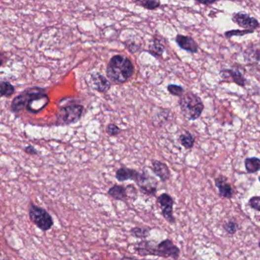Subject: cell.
I'll use <instances>...</instances> for the list:
<instances>
[{
    "instance_id": "obj_22",
    "label": "cell",
    "mask_w": 260,
    "mask_h": 260,
    "mask_svg": "<svg viewBox=\"0 0 260 260\" xmlns=\"http://www.w3.org/2000/svg\"><path fill=\"white\" fill-rule=\"evenodd\" d=\"M15 92V87L10 83L0 81V97H10Z\"/></svg>"
},
{
    "instance_id": "obj_16",
    "label": "cell",
    "mask_w": 260,
    "mask_h": 260,
    "mask_svg": "<svg viewBox=\"0 0 260 260\" xmlns=\"http://www.w3.org/2000/svg\"><path fill=\"white\" fill-rule=\"evenodd\" d=\"M140 175H141V173L138 172L137 170L126 168V167H121L116 171L115 177L120 182L128 180H133L136 182Z\"/></svg>"
},
{
    "instance_id": "obj_28",
    "label": "cell",
    "mask_w": 260,
    "mask_h": 260,
    "mask_svg": "<svg viewBox=\"0 0 260 260\" xmlns=\"http://www.w3.org/2000/svg\"><path fill=\"white\" fill-rule=\"evenodd\" d=\"M249 205L254 210L260 212V196H254L249 200Z\"/></svg>"
},
{
    "instance_id": "obj_17",
    "label": "cell",
    "mask_w": 260,
    "mask_h": 260,
    "mask_svg": "<svg viewBox=\"0 0 260 260\" xmlns=\"http://www.w3.org/2000/svg\"><path fill=\"white\" fill-rule=\"evenodd\" d=\"M108 194L114 200L123 202H126V201L129 200L127 189H126V187L123 185L114 184L113 186L111 187L108 189Z\"/></svg>"
},
{
    "instance_id": "obj_30",
    "label": "cell",
    "mask_w": 260,
    "mask_h": 260,
    "mask_svg": "<svg viewBox=\"0 0 260 260\" xmlns=\"http://www.w3.org/2000/svg\"><path fill=\"white\" fill-rule=\"evenodd\" d=\"M218 1H216V0H212V1H210V0H206V1H200V0H198L197 1L198 3L206 5H213V4L216 3Z\"/></svg>"
},
{
    "instance_id": "obj_20",
    "label": "cell",
    "mask_w": 260,
    "mask_h": 260,
    "mask_svg": "<svg viewBox=\"0 0 260 260\" xmlns=\"http://www.w3.org/2000/svg\"><path fill=\"white\" fill-rule=\"evenodd\" d=\"M195 140H196L195 137L189 131H186L185 133H183L179 137L180 143L186 149L192 148L195 143Z\"/></svg>"
},
{
    "instance_id": "obj_4",
    "label": "cell",
    "mask_w": 260,
    "mask_h": 260,
    "mask_svg": "<svg viewBox=\"0 0 260 260\" xmlns=\"http://www.w3.org/2000/svg\"><path fill=\"white\" fill-rule=\"evenodd\" d=\"M29 215L31 221L42 231H48L53 227L54 223L51 215L32 202L29 205Z\"/></svg>"
},
{
    "instance_id": "obj_18",
    "label": "cell",
    "mask_w": 260,
    "mask_h": 260,
    "mask_svg": "<svg viewBox=\"0 0 260 260\" xmlns=\"http://www.w3.org/2000/svg\"><path fill=\"white\" fill-rule=\"evenodd\" d=\"M244 165L247 173H256L260 171V159L257 157H248L244 160Z\"/></svg>"
},
{
    "instance_id": "obj_7",
    "label": "cell",
    "mask_w": 260,
    "mask_h": 260,
    "mask_svg": "<svg viewBox=\"0 0 260 260\" xmlns=\"http://www.w3.org/2000/svg\"><path fill=\"white\" fill-rule=\"evenodd\" d=\"M157 203L161 209V215L164 220L170 224L176 223V218L174 215V198L168 193H162L157 196Z\"/></svg>"
},
{
    "instance_id": "obj_8",
    "label": "cell",
    "mask_w": 260,
    "mask_h": 260,
    "mask_svg": "<svg viewBox=\"0 0 260 260\" xmlns=\"http://www.w3.org/2000/svg\"><path fill=\"white\" fill-rule=\"evenodd\" d=\"M136 183L139 188V190L143 195L149 197L155 196L158 182L154 177L143 173Z\"/></svg>"
},
{
    "instance_id": "obj_13",
    "label": "cell",
    "mask_w": 260,
    "mask_h": 260,
    "mask_svg": "<svg viewBox=\"0 0 260 260\" xmlns=\"http://www.w3.org/2000/svg\"><path fill=\"white\" fill-rule=\"evenodd\" d=\"M90 84L95 90L99 92H107L111 87V83L105 76L99 73L92 74L90 77Z\"/></svg>"
},
{
    "instance_id": "obj_34",
    "label": "cell",
    "mask_w": 260,
    "mask_h": 260,
    "mask_svg": "<svg viewBox=\"0 0 260 260\" xmlns=\"http://www.w3.org/2000/svg\"><path fill=\"white\" fill-rule=\"evenodd\" d=\"M259 247H260V243H259Z\"/></svg>"
},
{
    "instance_id": "obj_23",
    "label": "cell",
    "mask_w": 260,
    "mask_h": 260,
    "mask_svg": "<svg viewBox=\"0 0 260 260\" xmlns=\"http://www.w3.org/2000/svg\"><path fill=\"white\" fill-rule=\"evenodd\" d=\"M223 228L229 235H234L238 231L240 227H239L238 223L237 222L231 220L224 223V225H223Z\"/></svg>"
},
{
    "instance_id": "obj_19",
    "label": "cell",
    "mask_w": 260,
    "mask_h": 260,
    "mask_svg": "<svg viewBox=\"0 0 260 260\" xmlns=\"http://www.w3.org/2000/svg\"><path fill=\"white\" fill-rule=\"evenodd\" d=\"M152 229L149 227H134L130 229L129 233L133 237L141 240H146V238L149 237Z\"/></svg>"
},
{
    "instance_id": "obj_12",
    "label": "cell",
    "mask_w": 260,
    "mask_h": 260,
    "mask_svg": "<svg viewBox=\"0 0 260 260\" xmlns=\"http://www.w3.org/2000/svg\"><path fill=\"white\" fill-rule=\"evenodd\" d=\"M222 79H231V82L237 84L239 87H245L247 84V79L239 69H224L220 72Z\"/></svg>"
},
{
    "instance_id": "obj_24",
    "label": "cell",
    "mask_w": 260,
    "mask_h": 260,
    "mask_svg": "<svg viewBox=\"0 0 260 260\" xmlns=\"http://www.w3.org/2000/svg\"><path fill=\"white\" fill-rule=\"evenodd\" d=\"M136 3L139 4L143 8L149 9V10H154L161 5L159 1H155V0H143V1H138Z\"/></svg>"
},
{
    "instance_id": "obj_25",
    "label": "cell",
    "mask_w": 260,
    "mask_h": 260,
    "mask_svg": "<svg viewBox=\"0 0 260 260\" xmlns=\"http://www.w3.org/2000/svg\"><path fill=\"white\" fill-rule=\"evenodd\" d=\"M254 32V31L233 29V30H229L224 32V35L227 39H230L234 36H244V35H248V34H253Z\"/></svg>"
},
{
    "instance_id": "obj_21",
    "label": "cell",
    "mask_w": 260,
    "mask_h": 260,
    "mask_svg": "<svg viewBox=\"0 0 260 260\" xmlns=\"http://www.w3.org/2000/svg\"><path fill=\"white\" fill-rule=\"evenodd\" d=\"M149 52L155 57H161L164 52V46L159 41L154 40L149 47Z\"/></svg>"
},
{
    "instance_id": "obj_35",
    "label": "cell",
    "mask_w": 260,
    "mask_h": 260,
    "mask_svg": "<svg viewBox=\"0 0 260 260\" xmlns=\"http://www.w3.org/2000/svg\"></svg>"
},
{
    "instance_id": "obj_10",
    "label": "cell",
    "mask_w": 260,
    "mask_h": 260,
    "mask_svg": "<svg viewBox=\"0 0 260 260\" xmlns=\"http://www.w3.org/2000/svg\"><path fill=\"white\" fill-rule=\"evenodd\" d=\"M35 89H36V87L28 88L20 95H17L12 102V112L17 113V112L23 110L24 108L26 107L27 104L30 100L31 97L33 95Z\"/></svg>"
},
{
    "instance_id": "obj_15",
    "label": "cell",
    "mask_w": 260,
    "mask_h": 260,
    "mask_svg": "<svg viewBox=\"0 0 260 260\" xmlns=\"http://www.w3.org/2000/svg\"><path fill=\"white\" fill-rule=\"evenodd\" d=\"M176 42L183 50L189 53H196L199 50V46L192 38L186 35H178L176 37Z\"/></svg>"
},
{
    "instance_id": "obj_33",
    "label": "cell",
    "mask_w": 260,
    "mask_h": 260,
    "mask_svg": "<svg viewBox=\"0 0 260 260\" xmlns=\"http://www.w3.org/2000/svg\"><path fill=\"white\" fill-rule=\"evenodd\" d=\"M259 180H260V176H259Z\"/></svg>"
},
{
    "instance_id": "obj_1",
    "label": "cell",
    "mask_w": 260,
    "mask_h": 260,
    "mask_svg": "<svg viewBox=\"0 0 260 260\" xmlns=\"http://www.w3.org/2000/svg\"><path fill=\"white\" fill-rule=\"evenodd\" d=\"M135 250L140 257H158L178 260L181 250L171 239H164L158 244L153 240H142L136 244Z\"/></svg>"
},
{
    "instance_id": "obj_32",
    "label": "cell",
    "mask_w": 260,
    "mask_h": 260,
    "mask_svg": "<svg viewBox=\"0 0 260 260\" xmlns=\"http://www.w3.org/2000/svg\"><path fill=\"white\" fill-rule=\"evenodd\" d=\"M3 64V60H2V57L0 56V67Z\"/></svg>"
},
{
    "instance_id": "obj_26",
    "label": "cell",
    "mask_w": 260,
    "mask_h": 260,
    "mask_svg": "<svg viewBox=\"0 0 260 260\" xmlns=\"http://www.w3.org/2000/svg\"><path fill=\"white\" fill-rule=\"evenodd\" d=\"M168 90L171 95L174 96L181 97L184 94V89L181 86L175 84H169L168 86Z\"/></svg>"
},
{
    "instance_id": "obj_9",
    "label": "cell",
    "mask_w": 260,
    "mask_h": 260,
    "mask_svg": "<svg viewBox=\"0 0 260 260\" xmlns=\"http://www.w3.org/2000/svg\"><path fill=\"white\" fill-rule=\"evenodd\" d=\"M232 21L244 30L255 31L260 28V24L256 18L250 16L244 12H239L232 17Z\"/></svg>"
},
{
    "instance_id": "obj_31",
    "label": "cell",
    "mask_w": 260,
    "mask_h": 260,
    "mask_svg": "<svg viewBox=\"0 0 260 260\" xmlns=\"http://www.w3.org/2000/svg\"><path fill=\"white\" fill-rule=\"evenodd\" d=\"M120 260H139L138 259L135 258V257H122Z\"/></svg>"
},
{
    "instance_id": "obj_5",
    "label": "cell",
    "mask_w": 260,
    "mask_h": 260,
    "mask_svg": "<svg viewBox=\"0 0 260 260\" xmlns=\"http://www.w3.org/2000/svg\"><path fill=\"white\" fill-rule=\"evenodd\" d=\"M84 108L81 105H70L63 107L57 114V122L69 125L76 123L82 116Z\"/></svg>"
},
{
    "instance_id": "obj_11",
    "label": "cell",
    "mask_w": 260,
    "mask_h": 260,
    "mask_svg": "<svg viewBox=\"0 0 260 260\" xmlns=\"http://www.w3.org/2000/svg\"><path fill=\"white\" fill-rule=\"evenodd\" d=\"M216 186L219 189V195L224 199H230L234 195V191L228 182V178L224 175H219L215 179Z\"/></svg>"
},
{
    "instance_id": "obj_3",
    "label": "cell",
    "mask_w": 260,
    "mask_h": 260,
    "mask_svg": "<svg viewBox=\"0 0 260 260\" xmlns=\"http://www.w3.org/2000/svg\"><path fill=\"white\" fill-rule=\"evenodd\" d=\"M179 105L183 115L189 121L199 119L204 110L202 99L192 92H186L181 97Z\"/></svg>"
},
{
    "instance_id": "obj_27",
    "label": "cell",
    "mask_w": 260,
    "mask_h": 260,
    "mask_svg": "<svg viewBox=\"0 0 260 260\" xmlns=\"http://www.w3.org/2000/svg\"><path fill=\"white\" fill-rule=\"evenodd\" d=\"M106 131L110 136H116L121 132V129L114 124H110L106 128Z\"/></svg>"
},
{
    "instance_id": "obj_2",
    "label": "cell",
    "mask_w": 260,
    "mask_h": 260,
    "mask_svg": "<svg viewBox=\"0 0 260 260\" xmlns=\"http://www.w3.org/2000/svg\"><path fill=\"white\" fill-rule=\"evenodd\" d=\"M134 71V66L127 57L115 55L108 63L107 76L110 82L119 85L127 82L133 77Z\"/></svg>"
},
{
    "instance_id": "obj_29",
    "label": "cell",
    "mask_w": 260,
    "mask_h": 260,
    "mask_svg": "<svg viewBox=\"0 0 260 260\" xmlns=\"http://www.w3.org/2000/svg\"><path fill=\"white\" fill-rule=\"evenodd\" d=\"M25 151L26 152L27 154H30V155H35V154H37L35 147H32V146H28V147L25 149Z\"/></svg>"
},
{
    "instance_id": "obj_14",
    "label": "cell",
    "mask_w": 260,
    "mask_h": 260,
    "mask_svg": "<svg viewBox=\"0 0 260 260\" xmlns=\"http://www.w3.org/2000/svg\"><path fill=\"white\" fill-rule=\"evenodd\" d=\"M151 169L154 175L158 177L161 182H166L171 178V173L169 167L160 160H153L151 161Z\"/></svg>"
},
{
    "instance_id": "obj_6",
    "label": "cell",
    "mask_w": 260,
    "mask_h": 260,
    "mask_svg": "<svg viewBox=\"0 0 260 260\" xmlns=\"http://www.w3.org/2000/svg\"><path fill=\"white\" fill-rule=\"evenodd\" d=\"M49 102L50 99L48 95L45 93L44 89L36 87L35 92L27 104V110L32 114L38 113L47 106Z\"/></svg>"
}]
</instances>
